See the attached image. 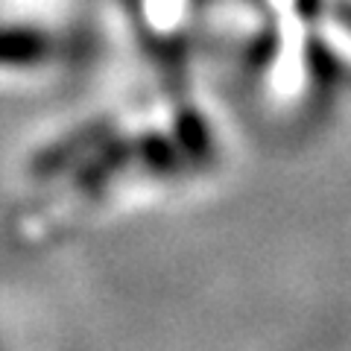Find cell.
<instances>
[{
    "instance_id": "obj_1",
    "label": "cell",
    "mask_w": 351,
    "mask_h": 351,
    "mask_svg": "<svg viewBox=\"0 0 351 351\" xmlns=\"http://www.w3.org/2000/svg\"><path fill=\"white\" fill-rule=\"evenodd\" d=\"M331 32H334V53L351 64V21H337Z\"/></svg>"
}]
</instances>
